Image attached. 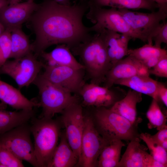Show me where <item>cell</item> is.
Instances as JSON below:
<instances>
[{
    "label": "cell",
    "instance_id": "32",
    "mask_svg": "<svg viewBox=\"0 0 167 167\" xmlns=\"http://www.w3.org/2000/svg\"><path fill=\"white\" fill-rule=\"evenodd\" d=\"M154 41V46L161 48L162 43H167V22L163 21L161 23L154 32L152 37Z\"/></svg>",
    "mask_w": 167,
    "mask_h": 167
},
{
    "label": "cell",
    "instance_id": "21",
    "mask_svg": "<svg viewBox=\"0 0 167 167\" xmlns=\"http://www.w3.org/2000/svg\"><path fill=\"white\" fill-rule=\"evenodd\" d=\"M60 141L48 167H72L77 166L78 159L67 140L65 132L60 133Z\"/></svg>",
    "mask_w": 167,
    "mask_h": 167
},
{
    "label": "cell",
    "instance_id": "19",
    "mask_svg": "<svg viewBox=\"0 0 167 167\" xmlns=\"http://www.w3.org/2000/svg\"><path fill=\"white\" fill-rule=\"evenodd\" d=\"M158 82L150 78L149 75H139L118 80L114 85L128 87L136 92L152 97L159 103L157 94Z\"/></svg>",
    "mask_w": 167,
    "mask_h": 167
},
{
    "label": "cell",
    "instance_id": "23",
    "mask_svg": "<svg viewBox=\"0 0 167 167\" xmlns=\"http://www.w3.org/2000/svg\"><path fill=\"white\" fill-rule=\"evenodd\" d=\"M35 117L33 109L6 111L0 108V135L30 121Z\"/></svg>",
    "mask_w": 167,
    "mask_h": 167
},
{
    "label": "cell",
    "instance_id": "36",
    "mask_svg": "<svg viewBox=\"0 0 167 167\" xmlns=\"http://www.w3.org/2000/svg\"><path fill=\"white\" fill-rule=\"evenodd\" d=\"M154 135H151L152 139L160 145L163 142L167 140V127L158 131Z\"/></svg>",
    "mask_w": 167,
    "mask_h": 167
},
{
    "label": "cell",
    "instance_id": "28",
    "mask_svg": "<svg viewBox=\"0 0 167 167\" xmlns=\"http://www.w3.org/2000/svg\"><path fill=\"white\" fill-rule=\"evenodd\" d=\"M139 138L145 143L153 158L167 167V151L154 140L149 133H142Z\"/></svg>",
    "mask_w": 167,
    "mask_h": 167
},
{
    "label": "cell",
    "instance_id": "27",
    "mask_svg": "<svg viewBox=\"0 0 167 167\" xmlns=\"http://www.w3.org/2000/svg\"><path fill=\"white\" fill-rule=\"evenodd\" d=\"M98 33L100 34L104 42L112 66L114 64L121 34L106 29H103Z\"/></svg>",
    "mask_w": 167,
    "mask_h": 167
},
{
    "label": "cell",
    "instance_id": "25",
    "mask_svg": "<svg viewBox=\"0 0 167 167\" xmlns=\"http://www.w3.org/2000/svg\"><path fill=\"white\" fill-rule=\"evenodd\" d=\"M11 51L9 58H20L32 52L28 36L23 31L21 28L11 31Z\"/></svg>",
    "mask_w": 167,
    "mask_h": 167
},
{
    "label": "cell",
    "instance_id": "31",
    "mask_svg": "<svg viewBox=\"0 0 167 167\" xmlns=\"http://www.w3.org/2000/svg\"><path fill=\"white\" fill-rule=\"evenodd\" d=\"M0 163L4 167H24L22 161L6 148L0 146Z\"/></svg>",
    "mask_w": 167,
    "mask_h": 167
},
{
    "label": "cell",
    "instance_id": "42",
    "mask_svg": "<svg viewBox=\"0 0 167 167\" xmlns=\"http://www.w3.org/2000/svg\"><path fill=\"white\" fill-rule=\"evenodd\" d=\"M28 0H18V2H22V1H26Z\"/></svg>",
    "mask_w": 167,
    "mask_h": 167
},
{
    "label": "cell",
    "instance_id": "40",
    "mask_svg": "<svg viewBox=\"0 0 167 167\" xmlns=\"http://www.w3.org/2000/svg\"><path fill=\"white\" fill-rule=\"evenodd\" d=\"M5 31V29L3 25L0 22V35Z\"/></svg>",
    "mask_w": 167,
    "mask_h": 167
},
{
    "label": "cell",
    "instance_id": "2",
    "mask_svg": "<svg viewBox=\"0 0 167 167\" xmlns=\"http://www.w3.org/2000/svg\"><path fill=\"white\" fill-rule=\"evenodd\" d=\"M70 49L79 57L90 83L99 85L103 83L112 66L100 34L95 33Z\"/></svg>",
    "mask_w": 167,
    "mask_h": 167
},
{
    "label": "cell",
    "instance_id": "18",
    "mask_svg": "<svg viewBox=\"0 0 167 167\" xmlns=\"http://www.w3.org/2000/svg\"><path fill=\"white\" fill-rule=\"evenodd\" d=\"M142 99V94L130 89L123 98L109 109L132 123L138 125L142 119L137 117L136 105Z\"/></svg>",
    "mask_w": 167,
    "mask_h": 167
},
{
    "label": "cell",
    "instance_id": "30",
    "mask_svg": "<svg viewBox=\"0 0 167 167\" xmlns=\"http://www.w3.org/2000/svg\"><path fill=\"white\" fill-rule=\"evenodd\" d=\"M11 51V32L5 30L0 35V67L9 58Z\"/></svg>",
    "mask_w": 167,
    "mask_h": 167
},
{
    "label": "cell",
    "instance_id": "1",
    "mask_svg": "<svg viewBox=\"0 0 167 167\" xmlns=\"http://www.w3.org/2000/svg\"><path fill=\"white\" fill-rule=\"evenodd\" d=\"M89 7L88 0L69 6L54 0H43L28 20L35 38L32 52L38 57L48 47L65 44L71 49L90 38V27L86 26L83 17Z\"/></svg>",
    "mask_w": 167,
    "mask_h": 167
},
{
    "label": "cell",
    "instance_id": "38",
    "mask_svg": "<svg viewBox=\"0 0 167 167\" xmlns=\"http://www.w3.org/2000/svg\"><path fill=\"white\" fill-rule=\"evenodd\" d=\"M58 4L65 6H69L71 5V0H54Z\"/></svg>",
    "mask_w": 167,
    "mask_h": 167
},
{
    "label": "cell",
    "instance_id": "41",
    "mask_svg": "<svg viewBox=\"0 0 167 167\" xmlns=\"http://www.w3.org/2000/svg\"><path fill=\"white\" fill-rule=\"evenodd\" d=\"M9 4H13L19 3L18 0H8Z\"/></svg>",
    "mask_w": 167,
    "mask_h": 167
},
{
    "label": "cell",
    "instance_id": "33",
    "mask_svg": "<svg viewBox=\"0 0 167 167\" xmlns=\"http://www.w3.org/2000/svg\"><path fill=\"white\" fill-rule=\"evenodd\" d=\"M131 39H132L131 37L127 35L121 34L119 41L118 48L116 55L114 65L123 59L125 56L127 55L129 49H128V43L129 41Z\"/></svg>",
    "mask_w": 167,
    "mask_h": 167
},
{
    "label": "cell",
    "instance_id": "20",
    "mask_svg": "<svg viewBox=\"0 0 167 167\" xmlns=\"http://www.w3.org/2000/svg\"><path fill=\"white\" fill-rule=\"evenodd\" d=\"M40 56L48 65L65 66L77 69H84L83 65L74 57L70 48L65 44L57 45L50 52L44 51Z\"/></svg>",
    "mask_w": 167,
    "mask_h": 167
},
{
    "label": "cell",
    "instance_id": "34",
    "mask_svg": "<svg viewBox=\"0 0 167 167\" xmlns=\"http://www.w3.org/2000/svg\"><path fill=\"white\" fill-rule=\"evenodd\" d=\"M148 73L149 75L167 78V57L161 59L154 66L149 69Z\"/></svg>",
    "mask_w": 167,
    "mask_h": 167
},
{
    "label": "cell",
    "instance_id": "35",
    "mask_svg": "<svg viewBox=\"0 0 167 167\" xmlns=\"http://www.w3.org/2000/svg\"><path fill=\"white\" fill-rule=\"evenodd\" d=\"M157 94L160 102H161L167 107V88L163 83L159 82Z\"/></svg>",
    "mask_w": 167,
    "mask_h": 167
},
{
    "label": "cell",
    "instance_id": "12",
    "mask_svg": "<svg viewBox=\"0 0 167 167\" xmlns=\"http://www.w3.org/2000/svg\"><path fill=\"white\" fill-rule=\"evenodd\" d=\"M126 93L119 87L107 88L95 84L85 83L78 96L81 98L83 104L86 106L110 108L123 98Z\"/></svg>",
    "mask_w": 167,
    "mask_h": 167
},
{
    "label": "cell",
    "instance_id": "6",
    "mask_svg": "<svg viewBox=\"0 0 167 167\" xmlns=\"http://www.w3.org/2000/svg\"><path fill=\"white\" fill-rule=\"evenodd\" d=\"M86 15L94 25L90 27L92 32L97 33L106 29L127 35L132 39H139L145 42L143 38L133 30L117 9L89 6Z\"/></svg>",
    "mask_w": 167,
    "mask_h": 167
},
{
    "label": "cell",
    "instance_id": "22",
    "mask_svg": "<svg viewBox=\"0 0 167 167\" xmlns=\"http://www.w3.org/2000/svg\"><path fill=\"white\" fill-rule=\"evenodd\" d=\"M128 55L134 57L150 69L161 59L167 57V51L153 44L148 43L138 48L129 49Z\"/></svg>",
    "mask_w": 167,
    "mask_h": 167
},
{
    "label": "cell",
    "instance_id": "24",
    "mask_svg": "<svg viewBox=\"0 0 167 167\" xmlns=\"http://www.w3.org/2000/svg\"><path fill=\"white\" fill-rule=\"evenodd\" d=\"M88 6H109L118 9H145L154 11L158 5L152 0H88Z\"/></svg>",
    "mask_w": 167,
    "mask_h": 167
},
{
    "label": "cell",
    "instance_id": "5",
    "mask_svg": "<svg viewBox=\"0 0 167 167\" xmlns=\"http://www.w3.org/2000/svg\"><path fill=\"white\" fill-rule=\"evenodd\" d=\"M32 84L38 89L39 101L42 108L39 118H52L61 113L71 104L79 100V97L55 84L39 74Z\"/></svg>",
    "mask_w": 167,
    "mask_h": 167
},
{
    "label": "cell",
    "instance_id": "43",
    "mask_svg": "<svg viewBox=\"0 0 167 167\" xmlns=\"http://www.w3.org/2000/svg\"><path fill=\"white\" fill-rule=\"evenodd\" d=\"M84 0H75V2H76L77 1H79V2L82 1Z\"/></svg>",
    "mask_w": 167,
    "mask_h": 167
},
{
    "label": "cell",
    "instance_id": "10",
    "mask_svg": "<svg viewBox=\"0 0 167 167\" xmlns=\"http://www.w3.org/2000/svg\"><path fill=\"white\" fill-rule=\"evenodd\" d=\"M61 113L60 121L65 128L67 140L79 160L84 126L83 108L79 100L70 105Z\"/></svg>",
    "mask_w": 167,
    "mask_h": 167
},
{
    "label": "cell",
    "instance_id": "13",
    "mask_svg": "<svg viewBox=\"0 0 167 167\" xmlns=\"http://www.w3.org/2000/svg\"><path fill=\"white\" fill-rule=\"evenodd\" d=\"M44 71L41 75L51 83L78 96L85 83L84 69L58 65L45 64Z\"/></svg>",
    "mask_w": 167,
    "mask_h": 167
},
{
    "label": "cell",
    "instance_id": "39",
    "mask_svg": "<svg viewBox=\"0 0 167 167\" xmlns=\"http://www.w3.org/2000/svg\"><path fill=\"white\" fill-rule=\"evenodd\" d=\"M9 4L8 0H0V10Z\"/></svg>",
    "mask_w": 167,
    "mask_h": 167
},
{
    "label": "cell",
    "instance_id": "14",
    "mask_svg": "<svg viewBox=\"0 0 167 167\" xmlns=\"http://www.w3.org/2000/svg\"><path fill=\"white\" fill-rule=\"evenodd\" d=\"M39 4L34 0L9 4L0 10V22L5 30L10 32L15 28H21L22 24L28 21Z\"/></svg>",
    "mask_w": 167,
    "mask_h": 167
},
{
    "label": "cell",
    "instance_id": "26",
    "mask_svg": "<svg viewBox=\"0 0 167 167\" xmlns=\"http://www.w3.org/2000/svg\"><path fill=\"white\" fill-rule=\"evenodd\" d=\"M158 103L156 100L152 99L146 113L149 121L148 128H156L158 131L167 127V116L162 111Z\"/></svg>",
    "mask_w": 167,
    "mask_h": 167
},
{
    "label": "cell",
    "instance_id": "15",
    "mask_svg": "<svg viewBox=\"0 0 167 167\" xmlns=\"http://www.w3.org/2000/svg\"><path fill=\"white\" fill-rule=\"evenodd\" d=\"M148 70L135 58L128 55L112 66L105 76L103 86L109 88L118 80L127 79L136 75H149Z\"/></svg>",
    "mask_w": 167,
    "mask_h": 167
},
{
    "label": "cell",
    "instance_id": "17",
    "mask_svg": "<svg viewBox=\"0 0 167 167\" xmlns=\"http://www.w3.org/2000/svg\"><path fill=\"white\" fill-rule=\"evenodd\" d=\"M140 140L129 142L118 167H148L151 155L147 151L148 148L140 143Z\"/></svg>",
    "mask_w": 167,
    "mask_h": 167
},
{
    "label": "cell",
    "instance_id": "29",
    "mask_svg": "<svg viewBox=\"0 0 167 167\" xmlns=\"http://www.w3.org/2000/svg\"><path fill=\"white\" fill-rule=\"evenodd\" d=\"M125 146L122 140H116L109 142L102 149L98 160L120 159L122 148Z\"/></svg>",
    "mask_w": 167,
    "mask_h": 167
},
{
    "label": "cell",
    "instance_id": "11",
    "mask_svg": "<svg viewBox=\"0 0 167 167\" xmlns=\"http://www.w3.org/2000/svg\"><path fill=\"white\" fill-rule=\"evenodd\" d=\"M128 24L144 39L145 42L153 44L152 36L161 21L167 18V12L158 9L150 13L133 11L126 9H118Z\"/></svg>",
    "mask_w": 167,
    "mask_h": 167
},
{
    "label": "cell",
    "instance_id": "9",
    "mask_svg": "<svg viewBox=\"0 0 167 167\" xmlns=\"http://www.w3.org/2000/svg\"><path fill=\"white\" fill-rule=\"evenodd\" d=\"M109 143L98 132L92 117H84L80 154L77 166L97 167L98 158L102 149Z\"/></svg>",
    "mask_w": 167,
    "mask_h": 167
},
{
    "label": "cell",
    "instance_id": "4",
    "mask_svg": "<svg viewBox=\"0 0 167 167\" xmlns=\"http://www.w3.org/2000/svg\"><path fill=\"white\" fill-rule=\"evenodd\" d=\"M30 129L34 139V152L38 167H48L58 145L61 122L52 118H33Z\"/></svg>",
    "mask_w": 167,
    "mask_h": 167
},
{
    "label": "cell",
    "instance_id": "8",
    "mask_svg": "<svg viewBox=\"0 0 167 167\" xmlns=\"http://www.w3.org/2000/svg\"><path fill=\"white\" fill-rule=\"evenodd\" d=\"M32 52L12 60H7L0 67V75L12 78L19 89L29 86L39 75L45 64L39 61Z\"/></svg>",
    "mask_w": 167,
    "mask_h": 167
},
{
    "label": "cell",
    "instance_id": "7",
    "mask_svg": "<svg viewBox=\"0 0 167 167\" xmlns=\"http://www.w3.org/2000/svg\"><path fill=\"white\" fill-rule=\"evenodd\" d=\"M28 122L15 127L0 135V146L8 149L22 161L38 167L35 157L34 145L31 138Z\"/></svg>",
    "mask_w": 167,
    "mask_h": 167
},
{
    "label": "cell",
    "instance_id": "37",
    "mask_svg": "<svg viewBox=\"0 0 167 167\" xmlns=\"http://www.w3.org/2000/svg\"><path fill=\"white\" fill-rule=\"evenodd\" d=\"M158 5V9L167 12V0H152Z\"/></svg>",
    "mask_w": 167,
    "mask_h": 167
},
{
    "label": "cell",
    "instance_id": "16",
    "mask_svg": "<svg viewBox=\"0 0 167 167\" xmlns=\"http://www.w3.org/2000/svg\"><path fill=\"white\" fill-rule=\"evenodd\" d=\"M1 105H8L17 110H31L35 107H40L37 102L28 100L19 89L0 79Z\"/></svg>",
    "mask_w": 167,
    "mask_h": 167
},
{
    "label": "cell",
    "instance_id": "3",
    "mask_svg": "<svg viewBox=\"0 0 167 167\" xmlns=\"http://www.w3.org/2000/svg\"><path fill=\"white\" fill-rule=\"evenodd\" d=\"M92 117L99 134L109 143L116 140L127 142L140 139L138 125L104 107H92Z\"/></svg>",
    "mask_w": 167,
    "mask_h": 167
}]
</instances>
